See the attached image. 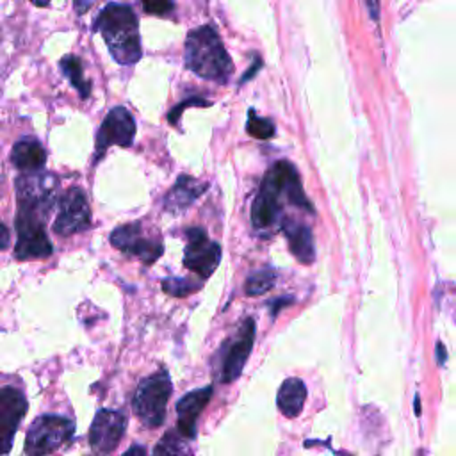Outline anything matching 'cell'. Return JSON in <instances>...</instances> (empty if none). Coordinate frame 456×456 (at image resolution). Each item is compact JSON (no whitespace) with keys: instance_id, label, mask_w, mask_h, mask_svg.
I'll return each mask as SVG.
<instances>
[{"instance_id":"cell-25","label":"cell","mask_w":456,"mask_h":456,"mask_svg":"<svg viewBox=\"0 0 456 456\" xmlns=\"http://www.w3.org/2000/svg\"><path fill=\"white\" fill-rule=\"evenodd\" d=\"M173 4L171 2H164V0H159V2H142V9L146 12H153V14H166L169 11H173Z\"/></svg>"},{"instance_id":"cell-16","label":"cell","mask_w":456,"mask_h":456,"mask_svg":"<svg viewBox=\"0 0 456 456\" xmlns=\"http://www.w3.org/2000/svg\"><path fill=\"white\" fill-rule=\"evenodd\" d=\"M208 189L207 183L198 182L192 176L180 175L169 192L164 196V208L169 212H180L187 208L198 196Z\"/></svg>"},{"instance_id":"cell-6","label":"cell","mask_w":456,"mask_h":456,"mask_svg":"<svg viewBox=\"0 0 456 456\" xmlns=\"http://www.w3.org/2000/svg\"><path fill=\"white\" fill-rule=\"evenodd\" d=\"M255 330V321L251 317H246L239 324L237 331L221 344L214 365V374L217 381L232 383L240 376L253 349Z\"/></svg>"},{"instance_id":"cell-1","label":"cell","mask_w":456,"mask_h":456,"mask_svg":"<svg viewBox=\"0 0 456 456\" xmlns=\"http://www.w3.org/2000/svg\"><path fill=\"white\" fill-rule=\"evenodd\" d=\"M57 178L52 173L21 175L16 178V246L18 260L46 258L53 246L46 235L45 224L55 205Z\"/></svg>"},{"instance_id":"cell-17","label":"cell","mask_w":456,"mask_h":456,"mask_svg":"<svg viewBox=\"0 0 456 456\" xmlns=\"http://www.w3.org/2000/svg\"><path fill=\"white\" fill-rule=\"evenodd\" d=\"M283 233L289 240V248L292 251V255L301 262V264H310L315 256V249H314V237L312 232L306 224L285 219L281 223Z\"/></svg>"},{"instance_id":"cell-3","label":"cell","mask_w":456,"mask_h":456,"mask_svg":"<svg viewBox=\"0 0 456 456\" xmlns=\"http://www.w3.org/2000/svg\"><path fill=\"white\" fill-rule=\"evenodd\" d=\"M93 32H100L118 64L130 66L141 59L139 20L126 4H107L93 21Z\"/></svg>"},{"instance_id":"cell-11","label":"cell","mask_w":456,"mask_h":456,"mask_svg":"<svg viewBox=\"0 0 456 456\" xmlns=\"http://www.w3.org/2000/svg\"><path fill=\"white\" fill-rule=\"evenodd\" d=\"M110 244L126 255L137 256L146 265L157 262L164 253V246L159 240L144 235L141 223L116 226L110 233Z\"/></svg>"},{"instance_id":"cell-27","label":"cell","mask_w":456,"mask_h":456,"mask_svg":"<svg viewBox=\"0 0 456 456\" xmlns=\"http://www.w3.org/2000/svg\"><path fill=\"white\" fill-rule=\"evenodd\" d=\"M123 456H148V454H146V449L142 445L134 444V445H130V449H126V452Z\"/></svg>"},{"instance_id":"cell-5","label":"cell","mask_w":456,"mask_h":456,"mask_svg":"<svg viewBox=\"0 0 456 456\" xmlns=\"http://www.w3.org/2000/svg\"><path fill=\"white\" fill-rule=\"evenodd\" d=\"M171 392L173 385L166 369H160L155 374L141 379L132 399V408L146 428H159L164 424L166 406Z\"/></svg>"},{"instance_id":"cell-4","label":"cell","mask_w":456,"mask_h":456,"mask_svg":"<svg viewBox=\"0 0 456 456\" xmlns=\"http://www.w3.org/2000/svg\"><path fill=\"white\" fill-rule=\"evenodd\" d=\"M183 61L198 77L217 84H226L233 71V62L216 28L210 25H201L187 34Z\"/></svg>"},{"instance_id":"cell-20","label":"cell","mask_w":456,"mask_h":456,"mask_svg":"<svg viewBox=\"0 0 456 456\" xmlns=\"http://www.w3.org/2000/svg\"><path fill=\"white\" fill-rule=\"evenodd\" d=\"M151 456H192L185 438L176 431H167L153 447Z\"/></svg>"},{"instance_id":"cell-19","label":"cell","mask_w":456,"mask_h":456,"mask_svg":"<svg viewBox=\"0 0 456 456\" xmlns=\"http://www.w3.org/2000/svg\"><path fill=\"white\" fill-rule=\"evenodd\" d=\"M62 75L69 80V84L78 91L80 98H89L91 94V82L84 77V69H82V62L77 55H64L59 62Z\"/></svg>"},{"instance_id":"cell-8","label":"cell","mask_w":456,"mask_h":456,"mask_svg":"<svg viewBox=\"0 0 456 456\" xmlns=\"http://www.w3.org/2000/svg\"><path fill=\"white\" fill-rule=\"evenodd\" d=\"M185 237L187 244L183 251V265L196 273L201 280H207L221 262V246L210 240L207 232L200 226L187 228Z\"/></svg>"},{"instance_id":"cell-12","label":"cell","mask_w":456,"mask_h":456,"mask_svg":"<svg viewBox=\"0 0 456 456\" xmlns=\"http://www.w3.org/2000/svg\"><path fill=\"white\" fill-rule=\"evenodd\" d=\"M126 429V417L123 411L102 408L96 411L89 428V445L96 456L110 454L121 442Z\"/></svg>"},{"instance_id":"cell-2","label":"cell","mask_w":456,"mask_h":456,"mask_svg":"<svg viewBox=\"0 0 456 456\" xmlns=\"http://www.w3.org/2000/svg\"><path fill=\"white\" fill-rule=\"evenodd\" d=\"M283 198L303 210L314 212L296 167L287 160H278L265 173L251 205V223L256 230H267L276 223Z\"/></svg>"},{"instance_id":"cell-24","label":"cell","mask_w":456,"mask_h":456,"mask_svg":"<svg viewBox=\"0 0 456 456\" xmlns=\"http://www.w3.org/2000/svg\"><path fill=\"white\" fill-rule=\"evenodd\" d=\"M208 105H212V103H210V102H207V100H203V98H200V96L185 98V100H182L176 107H173V109L169 110V114H167V121H169L171 125H176V121L180 119V116H182V112H183V109H185V107H208Z\"/></svg>"},{"instance_id":"cell-9","label":"cell","mask_w":456,"mask_h":456,"mask_svg":"<svg viewBox=\"0 0 456 456\" xmlns=\"http://www.w3.org/2000/svg\"><path fill=\"white\" fill-rule=\"evenodd\" d=\"M134 137H135V121L132 114L121 105L112 107L103 118L96 132L94 162H98L112 144L128 148L134 142Z\"/></svg>"},{"instance_id":"cell-10","label":"cell","mask_w":456,"mask_h":456,"mask_svg":"<svg viewBox=\"0 0 456 456\" xmlns=\"http://www.w3.org/2000/svg\"><path fill=\"white\" fill-rule=\"evenodd\" d=\"M91 226V210L86 192L80 187H69L59 200L57 217L52 224L53 232L61 237L84 232Z\"/></svg>"},{"instance_id":"cell-28","label":"cell","mask_w":456,"mask_h":456,"mask_svg":"<svg viewBox=\"0 0 456 456\" xmlns=\"http://www.w3.org/2000/svg\"><path fill=\"white\" fill-rule=\"evenodd\" d=\"M260 66H262V62H260V59H258V57H256V59H255V66H251V68H249V69H248V73H246V75H244V77H242V78H240V82H246V80H248V78H251V77H253V75H255V73H256V69H258V68H260Z\"/></svg>"},{"instance_id":"cell-31","label":"cell","mask_w":456,"mask_h":456,"mask_svg":"<svg viewBox=\"0 0 456 456\" xmlns=\"http://www.w3.org/2000/svg\"><path fill=\"white\" fill-rule=\"evenodd\" d=\"M415 413L420 415V399H419V395H415Z\"/></svg>"},{"instance_id":"cell-26","label":"cell","mask_w":456,"mask_h":456,"mask_svg":"<svg viewBox=\"0 0 456 456\" xmlns=\"http://www.w3.org/2000/svg\"><path fill=\"white\" fill-rule=\"evenodd\" d=\"M9 240H11V235H9V230L7 226L0 221V249H7L9 246Z\"/></svg>"},{"instance_id":"cell-18","label":"cell","mask_w":456,"mask_h":456,"mask_svg":"<svg viewBox=\"0 0 456 456\" xmlns=\"http://www.w3.org/2000/svg\"><path fill=\"white\" fill-rule=\"evenodd\" d=\"M306 401V387L299 378H287L276 395L278 410L287 417L294 419L301 413Z\"/></svg>"},{"instance_id":"cell-7","label":"cell","mask_w":456,"mask_h":456,"mask_svg":"<svg viewBox=\"0 0 456 456\" xmlns=\"http://www.w3.org/2000/svg\"><path fill=\"white\" fill-rule=\"evenodd\" d=\"M75 433V422L64 415L46 413L37 417L25 436L27 456H46L64 445Z\"/></svg>"},{"instance_id":"cell-21","label":"cell","mask_w":456,"mask_h":456,"mask_svg":"<svg viewBox=\"0 0 456 456\" xmlns=\"http://www.w3.org/2000/svg\"><path fill=\"white\" fill-rule=\"evenodd\" d=\"M276 280V273L273 269H260L255 271L253 274L248 276L246 280V294L248 296H260L264 292H267L269 289H273Z\"/></svg>"},{"instance_id":"cell-15","label":"cell","mask_w":456,"mask_h":456,"mask_svg":"<svg viewBox=\"0 0 456 456\" xmlns=\"http://www.w3.org/2000/svg\"><path fill=\"white\" fill-rule=\"evenodd\" d=\"M11 162L21 175H36L45 169L46 151L36 137H23L14 142Z\"/></svg>"},{"instance_id":"cell-22","label":"cell","mask_w":456,"mask_h":456,"mask_svg":"<svg viewBox=\"0 0 456 456\" xmlns=\"http://www.w3.org/2000/svg\"><path fill=\"white\" fill-rule=\"evenodd\" d=\"M160 285H162V290L173 297H187L189 294L201 289L200 281H192L191 278H178V276L164 278Z\"/></svg>"},{"instance_id":"cell-14","label":"cell","mask_w":456,"mask_h":456,"mask_svg":"<svg viewBox=\"0 0 456 456\" xmlns=\"http://www.w3.org/2000/svg\"><path fill=\"white\" fill-rule=\"evenodd\" d=\"M212 387H201L196 390L187 392L176 403V431L185 438L191 440L196 436V422L203 408L212 397Z\"/></svg>"},{"instance_id":"cell-29","label":"cell","mask_w":456,"mask_h":456,"mask_svg":"<svg viewBox=\"0 0 456 456\" xmlns=\"http://www.w3.org/2000/svg\"><path fill=\"white\" fill-rule=\"evenodd\" d=\"M436 362H438L440 365L445 362V347H444L440 342L436 344Z\"/></svg>"},{"instance_id":"cell-30","label":"cell","mask_w":456,"mask_h":456,"mask_svg":"<svg viewBox=\"0 0 456 456\" xmlns=\"http://www.w3.org/2000/svg\"><path fill=\"white\" fill-rule=\"evenodd\" d=\"M87 7H91V2H84V4H80V2H75V9H77V12L78 14H82Z\"/></svg>"},{"instance_id":"cell-13","label":"cell","mask_w":456,"mask_h":456,"mask_svg":"<svg viewBox=\"0 0 456 456\" xmlns=\"http://www.w3.org/2000/svg\"><path fill=\"white\" fill-rule=\"evenodd\" d=\"M27 397L20 388H0V454H7L11 451L14 435L27 413Z\"/></svg>"},{"instance_id":"cell-23","label":"cell","mask_w":456,"mask_h":456,"mask_svg":"<svg viewBox=\"0 0 456 456\" xmlns=\"http://www.w3.org/2000/svg\"><path fill=\"white\" fill-rule=\"evenodd\" d=\"M246 130H248V134L253 135L255 139H271V137L274 135V125H273V121L267 119V118L256 116L255 109H249V112H248Z\"/></svg>"}]
</instances>
